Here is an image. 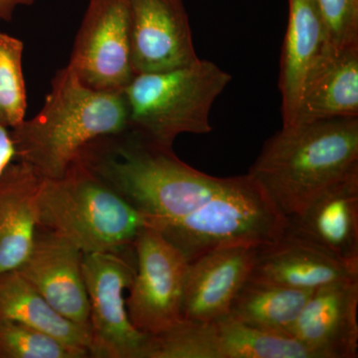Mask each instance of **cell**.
Listing matches in <instances>:
<instances>
[{"label": "cell", "instance_id": "obj_1", "mask_svg": "<svg viewBox=\"0 0 358 358\" xmlns=\"http://www.w3.org/2000/svg\"><path fill=\"white\" fill-rule=\"evenodd\" d=\"M78 162L140 212L148 226L187 215L229 185L188 166L166 148L128 129L90 143Z\"/></svg>", "mask_w": 358, "mask_h": 358}, {"label": "cell", "instance_id": "obj_2", "mask_svg": "<svg viewBox=\"0 0 358 358\" xmlns=\"http://www.w3.org/2000/svg\"><path fill=\"white\" fill-rule=\"evenodd\" d=\"M129 129L122 92L90 88L69 65L56 73L43 108L11 129L16 157L39 178L59 179L90 143Z\"/></svg>", "mask_w": 358, "mask_h": 358}, {"label": "cell", "instance_id": "obj_3", "mask_svg": "<svg viewBox=\"0 0 358 358\" xmlns=\"http://www.w3.org/2000/svg\"><path fill=\"white\" fill-rule=\"evenodd\" d=\"M357 173L358 117L282 126L248 173L286 219Z\"/></svg>", "mask_w": 358, "mask_h": 358}, {"label": "cell", "instance_id": "obj_4", "mask_svg": "<svg viewBox=\"0 0 358 358\" xmlns=\"http://www.w3.org/2000/svg\"><path fill=\"white\" fill-rule=\"evenodd\" d=\"M37 227L69 240L83 254L133 251L148 225L140 212L75 160L63 178H41Z\"/></svg>", "mask_w": 358, "mask_h": 358}, {"label": "cell", "instance_id": "obj_5", "mask_svg": "<svg viewBox=\"0 0 358 358\" xmlns=\"http://www.w3.org/2000/svg\"><path fill=\"white\" fill-rule=\"evenodd\" d=\"M231 75L211 61L164 72L134 75L124 89L129 129L162 148L181 134L212 131L210 113Z\"/></svg>", "mask_w": 358, "mask_h": 358}, {"label": "cell", "instance_id": "obj_6", "mask_svg": "<svg viewBox=\"0 0 358 358\" xmlns=\"http://www.w3.org/2000/svg\"><path fill=\"white\" fill-rule=\"evenodd\" d=\"M150 227L159 230L190 263L215 249L273 243L286 231L287 219L247 173L232 178L229 185L187 215Z\"/></svg>", "mask_w": 358, "mask_h": 358}, {"label": "cell", "instance_id": "obj_7", "mask_svg": "<svg viewBox=\"0 0 358 358\" xmlns=\"http://www.w3.org/2000/svg\"><path fill=\"white\" fill-rule=\"evenodd\" d=\"M82 272L90 303V357L147 358L150 336L131 324L124 298L136 274L129 252L83 254Z\"/></svg>", "mask_w": 358, "mask_h": 358}, {"label": "cell", "instance_id": "obj_8", "mask_svg": "<svg viewBox=\"0 0 358 358\" xmlns=\"http://www.w3.org/2000/svg\"><path fill=\"white\" fill-rule=\"evenodd\" d=\"M136 274L126 299L131 324L155 336L182 320V296L188 262L159 230L145 226L134 245Z\"/></svg>", "mask_w": 358, "mask_h": 358}, {"label": "cell", "instance_id": "obj_9", "mask_svg": "<svg viewBox=\"0 0 358 358\" xmlns=\"http://www.w3.org/2000/svg\"><path fill=\"white\" fill-rule=\"evenodd\" d=\"M68 65L90 88L124 91L134 76L128 0H89Z\"/></svg>", "mask_w": 358, "mask_h": 358}, {"label": "cell", "instance_id": "obj_10", "mask_svg": "<svg viewBox=\"0 0 358 358\" xmlns=\"http://www.w3.org/2000/svg\"><path fill=\"white\" fill-rule=\"evenodd\" d=\"M162 358H312L292 336L250 327L229 313L212 322L182 320L157 341Z\"/></svg>", "mask_w": 358, "mask_h": 358}, {"label": "cell", "instance_id": "obj_11", "mask_svg": "<svg viewBox=\"0 0 358 358\" xmlns=\"http://www.w3.org/2000/svg\"><path fill=\"white\" fill-rule=\"evenodd\" d=\"M134 75L185 67L200 58L182 0H128Z\"/></svg>", "mask_w": 358, "mask_h": 358}, {"label": "cell", "instance_id": "obj_12", "mask_svg": "<svg viewBox=\"0 0 358 358\" xmlns=\"http://www.w3.org/2000/svg\"><path fill=\"white\" fill-rule=\"evenodd\" d=\"M288 3L279 79L282 126L294 124L308 83L338 54L317 0H288Z\"/></svg>", "mask_w": 358, "mask_h": 358}, {"label": "cell", "instance_id": "obj_13", "mask_svg": "<svg viewBox=\"0 0 358 358\" xmlns=\"http://www.w3.org/2000/svg\"><path fill=\"white\" fill-rule=\"evenodd\" d=\"M83 253L69 240L37 227L31 252L16 268L63 317L90 331Z\"/></svg>", "mask_w": 358, "mask_h": 358}, {"label": "cell", "instance_id": "obj_14", "mask_svg": "<svg viewBox=\"0 0 358 358\" xmlns=\"http://www.w3.org/2000/svg\"><path fill=\"white\" fill-rule=\"evenodd\" d=\"M358 279L313 292L291 329L312 358L358 357Z\"/></svg>", "mask_w": 358, "mask_h": 358}, {"label": "cell", "instance_id": "obj_15", "mask_svg": "<svg viewBox=\"0 0 358 358\" xmlns=\"http://www.w3.org/2000/svg\"><path fill=\"white\" fill-rule=\"evenodd\" d=\"M257 249L225 247L188 263L182 320L206 322L228 315L233 299L251 275Z\"/></svg>", "mask_w": 358, "mask_h": 358}, {"label": "cell", "instance_id": "obj_16", "mask_svg": "<svg viewBox=\"0 0 358 358\" xmlns=\"http://www.w3.org/2000/svg\"><path fill=\"white\" fill-rule=\"evenodd\" d=\"M286 230L358 271V173L331 186L299 215L287 219Z\"/></svg>", "mask_w": 358, "mask_h": 358}, {"label": "cell", "instance_id": "obj_17", "mask_svg": "<svg viewBox=\"0 0 358 358\" xmlns=\"http://www.w3.org/2000/svg\"><path fill=\"white\" fill-rule=\"evenodd\" d=\"M250 278L315 291L331 282L358 279V271L286 230L277 241L258 247Z\"/></svg>", "mask_w": 358, "mask_h": 358}, {"label": "cell", "instance_id": "obj_18", "mask_svg": "<svg viewBox=\"0 0 358 358\" xmlns=\"http://www.w3.org/2000/svg\"><path fill=\"white\" fill-rule=\"evenodd\" d=\"M39 178L23 162H11L0 174V274L24 263L37 230Z\"/></svg>", "mask_w": 358, "mask_h": 358}, {"label": "cell", "instance_id": "obj_19", "mask_svg": "<svg viewBox=\"0 0 358 358\" xmlns=\"http://www.w3.org/2000/svg\"><path fill=\"white\" fill-rule=\"evenodd\" d=\"M0 319L38 329L90 357L89 329L63 317L18 270L0 274Z\"/></svg>", "mask_w": 358, "mask_h": 358}, {"label": "cell", "instance_id": "obj_20", "mask_svg": "<svg viewBox=\"0 0 358 358\" xmlns=\"http://www.w3.org/2000/svg\"><path fill=\"white\" fill-rule=\"evenodd\" d=\"M345 117H358V45L338 51L308 83L293 124Z\"/></svg>", "mask_w": 358, "mask_h": 358}, {"label": "cell", "instance_id": "obj_21", "mask_svg": "<svg viewBox=\"0 0 358 358\" xmlns=\"http://www.w3.org/2000/svg\"><path fill=\"white\" fill-rule=\"evenodd\" d=\"M313 291L249 279L230 306L229 315L250 327L291 336V329Z\"/></svg>", "mask_w": 358, "mask_h": 358}, {"label": "cell", "instance_id": "obj_22", "mask_svg": "<svg viewBox=\"0 0 358 358\" xmlns=\"http://www.w3.org/2000/svg\"><path fill=\"white\" fill-rule=\"evenodd\" d=\"M24 45L0 33V126L13 129L25 120L27 93L23 76Z\"/></svg>", "mask_w": 358, "mask_h": 358}, {"label": "cell", "instance_id": "obj_23", "mask_svg": "<svg viewBox=\"0 0 358 358\" xmlns=\"http://www.w3.org/2000/svg\"><path fill=\"white\" fill-rule=\"evenodd\" d=\"M38 329L13 320L0 319V358H86Z\"/></svg>", "mask_w": 358, "mask_h": 358}, {"label": "cell", "instance_id": "obj_24", "mask_svg": "<svg viewBox=\"0 0 358 358\" xmlns=\"http://www.w3.org/2000/svg\"><path fill=\"white\" fill-rule=\"evenodd\" d=\"M336 52L358 45V0H317Z\"/></svg>", "mask_w": 358, "mask_h": 358}, {"label": "cell", "instance_id": "obj_25", "mask_svg": "<svg viewBox=\"0 0 358 358\" xmlns=\"http://www.w3.org/2000/svg\"><path fill=\"white\" fill-rule=\"evenodd\" d=\"M14 157H16L15 150L11 140L10 131L0 126V174L13 162Z\"/></svg>", "mask_w": 358, "mask_h": 358}, {"label": "cell", "instance_id": "obj_26", "mask_svg": "<svg viewBox=\"0 0 358 358\" xmlns=\"http://www.w3.org/2000/svg\"><path fill=\"white\" fill-rule=\"evenodd\" d=\"M34 0H0V20L10 22L14 11L20 6H31Z\"/></svg>", "mask_w": 358, "mask_h": 358}]
</instances>
